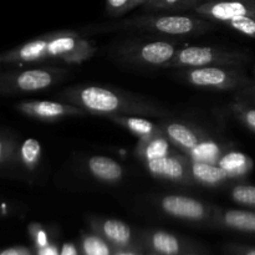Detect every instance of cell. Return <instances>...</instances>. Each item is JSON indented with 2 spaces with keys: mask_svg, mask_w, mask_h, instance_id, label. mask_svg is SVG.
Returning <instances> with one entry per match:
<instances>
[{
  "mask_svg": "<svg viewBox=\"0 0 255 255\" xmlns=\"http://www.w3.org/2000/svg\"><path fill=\"white\" fill-rule=\"evenodd\" d=\"M121 27H133V29H144L149 31L161 32L173 36H186L192 34H201L213 29L211 20L202 16L182 14H162V15H144V16L133 17L124 20L117 24Z\"/></svg>",
  "mask_w": 255,
  "mask_h": 255,
  "instance_id": "cell-3",
  "label": "cell"
},
{
  "mask_svg": "<svg viewBox=\"0 0 255 255\" xmlns=\"http://www.w3.org/2000/svg\"><path fill=\"white\" fill-rule=\"evenodd\" d=\"M218 166H221L231 178H241L253 169V161L242 152L232 151L219 158Z\"/></svg>",
  "mask_w": 255,
  "mask_h": 255,
  "instance_id": "cell-20",
  "label": "cell"
},
{
  "mask_svg": "<svg viewBox=\"0 0 255 255\" xmlns=\"http://www.w3.org/2000/svg\"><path fill=\"white\" fill-rule=\"evenodd\" d=\"M96 46L74 31H59L39 37L17 50L14 59L31 62L54 60L67 65L81 64L94 55Z\"/></svg>",
  "mask_w": 255,
  "mask_h": 255,
  "instance_id": "cell-1",
  "label": "cell"
},
{
  "mask_svg": "<svg viewBox=\"0 0 255 255\" xmlns=\"http://www.w3.org/2000/svg\"><path fill=\"white\" fill-rule=\"evenodd\" d=\"M84 255H112L111 248L99 234H87L84 236L81 243Z\"/></svg>",
  "mask_w": 255,
  "mask_h": 255,
  "instance_id": "cell-23",
  "label": "cell"
},
{
  "mask_svg": "<svg viewBox=\"0 0 255 255\" xmlns=\"http://www.w3.org/2000/svg\"><path fill=\"white\" fill-rule=\"evenodd\" d=\"M201 0H147L144 9L151 11H178V10L194 9Z\"/></svg>",
  "mask_w": 255,
  "mask_h": 255,
  "instance_id": "cell-21",
  "label": "cell"
},
{
  "mask_svg": "<svg viewBox=\"0 0 255 255\" xmlns=\"http://www.w3.org/2000/svg\"><path fill=\"white\" fill-rule=\"evenodd\" d=\"M60 255H79V252H77L76 247L72 243H65L61 247Z\"/></svg>",
  "mask_w": 255,
  "mask_h": 255,
  "instance_id": "cell-31",
  "label": "cell"
},
{
  "mask_svg": "<svg viewBox=\"0 0 255 255\" xmlns=\"http://www.w3.org/2000/svg\"><path fill=\"white\" fill-rule=\"evenodd\" d=\"M171 143L172 142L169 141V138L162 129L161 132L153 134V136L139 139L138 146H137V154L144 162L169 156L172 149Z\"/></svg>",
  "mask_w": 255,
  "mask_h": 255,
  "instance_id": "cell-15",
  "label": "cell"
},
{
  "mask_svg": "<svg viewBox=\"0 0 255 255\" xmlns=\"http://www.w3.org/2000/svg\"><path fill=\"white\" fill-rule=\"evenodd\" d=\"M62 97L71 105L89 114L100 116L111 115H157L159 110L141 100L102 86L72 87L62 92Z\"/></svg>",
  "mask_w": 255,
  "mask_h": 255,
  "instance_id": "cell-2",
  "label": "cell"
},
{
  "mask_svg": "<svg viewBox=\"0 0 255 255\" xmlns=\"http://www.w3.org/2000/svg\"><path fill=\"white\" fill-rule=\"evenodd\" d=\"M37 255H60V252L56 246L49 244V246L44 247V248L37 249Z\"/></svg>",
  "mask_w": 255,
  "mask_h": 255,
  "instance_id": "cell-30",
  "label": "cell"
},
{
  "mask_svg": "<svg viewBox=\"0 0 255 255\" xmlns=\"http://www.w3.org/2000/svg\"><path fill=\"white\" fill-rule=\"evenodd\" d=\"M31 234H32V238H34L35 244H36V248H44V247L49 246V238H47V234L44 229L41 228L40 226L31 227Z\"/></svg>",
  "mask_w": 255,
  "mask_h": 255,
  "instance_id": "cell-29",
  "label": "cell"
},
{
  "mask_svg": "<svg viewBox=\"0 0 255 255\" xmlns=\"http://www.w3.org/2000/svg\"><path fill=\"white\" fill-rule=\"evenodd\" d=\"M94 229L105 241L117 248L125 249L131 246L132 231L125 222L119 219H105L101 222H95Z\"/></svg>",
  "mask_w": 255,
  "mask_h": 255,
  "instance_id": "cell-12",
  "label": "cell"
},
{
  "mask_svg": "<svg viewBox=\"0 0 255 255\" xmlns=\"http://www.w3.org/2000/svg\"><path fill=\"white\" fill-rule=\"evenodd\" d=\"M183 77L197 87L212 90H232L247 84V79L228 66H206L184 69Z\"/></svg>",
  "mask_w": 255,
  "mask_h": 255,
  "instance_id": "cell-5",
  "label": "cell"
},
{
  "mask_svg": "<svg viewBox=\"0 0 255 255\" xmlns=\"http://www.w3.org/2000/svg\"><path fill=\"white\" fill-rule=\"evenodd\" d=\"M217 222L221 226L233 231L243 232V233L255 234V213L242 209H229L222 212L217 217Z\"/></svg>",
  "mask_w": 255,
  "mask_h": 255,
  "instance_id": "cell-17",
  "label": "cell"
},
{
  "mask_svg": "<svg viewBox=\"0 0 255 255\" xmlns=\"http://www.w3.org/2000/svg\"><path fill=\"white\" fill-rule=\"evenodd\" d=\"M189 171L192 179L204 186H219L231 178L221 166L209 162H196L189 159Z\"/></svg>",
  "mask_w": 255,
  "mask_h": 255,
  "instance_id": "cell-16",
  "label": "cell"
},
{
  "mask_svg": "<svg viewBox=\"0 0 255 255\" xmlns=\"http://www.w3.org/2000/svg\"><path fill=\"white\" fill-rule=\"evenodd\" d=\"M146 242L149 248L159 255H179L182 253L181 241L168 232H152L146 237Z\"/></svg>",
  "mask_w": 255,
  "mask_h": 255,
  "instance_id": "cell-19",
  "label": "cell"
},
{
  "mask_svg": "<svg viewBox=\"0 0 255 255\" xmlns=\"http://www.w3.org/2000/svg\"><path fill=\"white\" fill-rule=\"evenodd\" d=\"M233 252L236 255H255V248H247V247H236Z\"/></svg>",
  "mask_w": 255,
  "mask_h": 255,
  "instance_id": "cell-33",
  "label": "cell"
},
{
  "mask_svg": "<svg viewBox=\"0 0 255 255\" xmlns=\"http://www.w3.org/2000/svg\"><path fill=\"white\" fill-rule=\"evenodd\" d=\"M20 109L30 116L40 120H61L70 116H84L87 112L71 104L56 101H30L20 105Z\"/></svg>",
  "mask_w": 255,
  "mask_h": 255,
  "instance_id": "cell-9",
  "label": "cell"
},
{
  "mask_svg": "<svg viewBox=\"0 0 255 255\" xmlns=\"http://www.w3.org/2000/svg\"><path fill=\"white\" fill-rule=\"evenodd\" d=\"M231 197L236 203L255 208V186L238 184L231 191Z\"/></svg>",
  "mask_w": 255,
  "mask_h": 255,
  "instance_id": "cell-24",
  "label": "cell"
},
{
  "mask_svg": "<svg viewBox=\"0 0 255 255\" xmlns=\"http://www.w3.org/2000/svg\"><path fill=\"white\" fill-rule=\"evenodd\" d=\"M107 119L114 121L115 124L120 125V126L125 127L128 131H131L139 139L153 136V134L162 131V127L157 126V125H154L149 120L132 116V115H129V116L128 115H111V116H107Z\"/></svg>",
  "mask_w": 255,
  "mask_h": 255,
  "instance_id": "cell-18",
  "label": "cell"
},
{
  "mask_svg": "<svg viewBox=\"0 0 255 255\" xmlns=\"http://www.w3.org/2000/svg\"><path fill=\"white\" fill-rule=\"evenodd\" d=\"M194 12L211 21L227 24L241 16H255V0H204Z\"/></svg>",
  "mask_w": 255,
  "mask_h": 255,
  "instance_id": "cell-6",
  "label": "cell"
},
{
  "mask_svg": "<svg viewBox=\"0 0 255 255\" xmlns=\"http://www.w3.org/2000/svg\"><path fill=\"white\" fill-rule=\"evenodd\" d=\"M161 209L173 218L183 219L189 222L207 221L211 217L209 207L198 199L179 194L164 196L159 201Z\"/></svg>",
  "mask_w": 255,
  "mask_h": 255,
  "instance_id": "cell-7",
  "label": "cell"
},
{
  "mask_svg": "<svg viewBox=\"0 0 255 255\" xmlns=\"http://www.w3.org/2000/svg\"><path fill=\"white\" fill-rule=\"evenodd\" d=\"M0 255H31L30 252L25 248H9L2 251Z\"/></svg>",
  "mask_w": 255,
  "mask_h": 255,
  "instance_id": "cell-32",
  "label": "cell"
},
{
  "mask_svg": "<svg viewBox=\"0 0 255 255\" xmlns=\"http://www.w3.org/2000/svg\"><path fill=\"white\" fill-rule=\"evenodd\" d=\"M177 51L173 44L168 41H151L141 45L134 50L133 57L137 61H141L149 66L168 67Z\"/></svg>",
  "mask_w": 255,
  "mask_h": 255,
  "instance_id": "cell-11",
  "label": "cell"
},
{
  "mask_svg": "<svg viewBox=\"0 0 255 255\" xmlns=\"http://www.w3.org/2000/svg\"><path fill=\"white\" fill-rule=\"evenodd\" d=\"M114 255H138V254L131 251H120V252H116Z\"/></svg>",
  "mask_w": 255,
  "mask_h": 255,
  "instance_id": "cell-34",
  "label": "cell"
},
{
  "mask_svg": "<svg viewBox=\"0 0 255 255\" xmlns=\"http://www.w3.org/2000/svg\"><path fill=\"white\" fill-rule=\"evenodd\" d=\"M41 154V146L35 138H27L21 146V158L24 163L30 168H34L39 162Z\"/></svg>",
  "mask_w": 255,
  "mask_h": 255,
  "instance_id": "cell-26",
  "label": "cell"
},
{
  "mask_svg": "<svg viewBox=\"0 0 255 255\" xmlns=\"http://www.w3.org/2000/svg\"><path fill=\"white\" fill-rule=\"evenodd\" d=\"M202 1H204V0H201V2H202Z\"/></svg>",
  "mask_w": 255,
  "mask_h": 255,
  "instance_id": "cell-36",
  "label": "cell"
},
{
  "mask_svg": "<svg viewBox=\"0 0 255 255\" xmlns=\"http://www.w3.org/2000/svg\"><path fill=\"white\" fill-rule=\"evenodd\" d=\"M0 153H1V143H0Z\"/></svg>",
  "mask_w": 255,
  "mask_h": 255,
  "instance_id": "cell-35",
  "label": "cell"
},
{
  "mask_svg": "<svg viewBox=\"0 0 255 255\" xmlns=\"http://www.w3.org/2000/svg\"><path fill=\"white\" fill-rule=\"evenodd\" d=\"M166 136L168 137L169 141L177 147L186 152L187 154L191 153L194 149V147L202 141V137L199 133L179 122H169L162 127Z\"/></svg>",
  "mask_w": 255,
  "mask_h": 255,
  "instance_id": "cell-14",
  "label": "cell"
},
{
  "mask_svg": "<svg viewBox=\"0 0 255 255\" xmlns=\"http://www.w3.org/2000/svg\"><path fill=\"white\" fill-rule=\"evenodd\" d=\"M188 156L191 161L214 163L221 158V151L218 148V144H216L214 142L202 139Z\"/></svg>",
  "mask_w": 255,
  "mask_h": 255,
  "instance_id": "cell-22",
  "label": "cell"
},
{
  "mask_svg": "<svg viewBox=\"0 0 255 255\" xmlns=\"http://www.w3.org/2000/svg\"><path fill=\"white\" fill-rule=\"evenodd\" d=\"M226 25H228L232 29L237 30V31L242 32V34L255 37V16L237 17V19H233L227 22Z\"/></svg>",
  "mask_w": 255,
  "mask_h": 255,
  "instance_id": "cell-27",
  "label": "cell"
},
{
  "mask_svg": "<svg viewBox=\"0 0 255 255\" xmlns=\"http://www.w3.org/2000/svg\"><path fill=\"white\" fill-rule=\"evenodd\" d=\"M147 169L157 178L168 179L178 183H193L189 171L188 157L181 156H166L161 158L151 159L144 162Z\"/></svg>",
  "mask_w": 255,
  "mask_h": 255,
  "instance_id": "cell-8",
  "label": "cell"
},
{
  "mask_svg": "<svg viewBox=\"0 0 255 255\" xmlns=\"http://www.w3.org/2000/svg\"><path fill=\"white\" fill-rule=\"evenodd\" d=\"M66 70L60 67L50 69H31L25 70L15 79L17 89L21 91H39L52 86L60 80L64 79Z\"/></svg>",
  "mask_w": 255,
  "mask_h": 255,
  "instance_id": "cell-10",
  "label": "cell"
},
{
  "mask_svg": "<svg viewBox=\"0 0 255 255\" xmlns=\"http://www.w3.org/2000/svg\"><path fill=\"white\" fill-rule=\"evenodd\" d=\"M234 111H236L237 116L244 122V125L253 129L255 132V109H248L244 105H234Z\"/></svg>",
  "mask_w": 255,
  "mask_h": 255,
  "instance_id": "cell-28",
  "label": "cell"
},
{
  "mask_svg": "<svg viewBox=\"0 0 255 255\" xmlns=\"http://www.w3.org/2000/svg\"><path fill=\"white\" fill-rule=\"evenodd\" d=\"M146 1L147 0H106V11L111 16H121Z\"/></svg>",
  "mask_w": 255,
  "mask_h": 255,
  "instance_id": "cell-25",
  "label": "cell"
},
{
  "mask_svg": "<svg viewBox=\"0 0 255 255\" xmlns=\"http://www.w3.org/2000/svg\"><path fill=\"white\" fill-rule=\"evenodd\" d=\"M246 54L212 46H187L178 49L168 67L194 69L206 66H236L247 61Z\"/></svg>",
  "mask_w": 255,
  "mask_h": 255,
  "instance_id": "cell-4",
  "label": "cell"
},
{
  "mask_svg": "<svg viewBox=\"0 0 255 255\" xmlns=\"http://www.w3.org/2000/svg\"><path fill=\"white\" fill-rule=\"evenodd\" d=\"M87 168L95 178L105 183H116L124 177L121 164L106 156H92L87 161Z\"/></svg>",
  "mask_w": 255,
  "mask_h": 255,
  "instance_id": "cell-13",
  "label": "cell"
}]
</instances>
